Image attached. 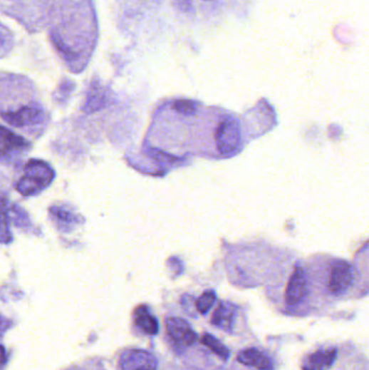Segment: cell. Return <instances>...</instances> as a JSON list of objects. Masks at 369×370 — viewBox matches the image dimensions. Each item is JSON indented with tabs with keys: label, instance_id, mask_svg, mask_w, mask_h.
<instances>
[{
	"label": "cell",
	"instance_id": "obj_2",
	"mask_svg": "<svg viewBox=\"0 0 369 370\" xmlns=\"http://www.w3.org/2000/svg\"><path fill=\"white\" fill-rule=\"evenodd\" d=\"M0 116L14 128H36L45 123L47 114L38 103L21 106L18 110L3 111Z\"/></svg>",
	"mask_w": 369,
	"mask_h": 370
},
{
	"label": "cell",
	"instance_id": "obj_6",
	"mask_svg": "<svg viewBox=\"0 0 369 370\" xmlns=\"http://www.w3.org/2000/svg\"><path fill=\"white\" fill-rule=\"evenodd\" d=\"M167 334L179 349L189 348L197 341V334L185 319L170 317L166 321Z\"/></svg>",
	"mask_w": 369,
	"mask_h": 370
},
{
	"label": "cell",
	"instance_id": "obj_10",
	"mask_svg": "<svg viewBox=\"0 0 369 370\" xmlns=\"http://www.w3.org/2000/svg\"><path fill=\"white\" fill-rule=\"evenodd\" d=\"M337 354L336 348L316 351L304 359L302 370H328L335 364Z\"/></svg>",
	"mask_w": 369,
	"mask_h": 370
},
{
	"label": "cell",
	"instance_id": "obj_5",
	"mask_svg": "<svg viewBox=\"0 0 369 370\" xmlns=\"http://www.w3.org/2000/svg\"><path fill=\"white\" fill-rule=\"evenodd\" d=\"M354 269L350 263L336 260L331 263L328 276V290L333 296H343L353 285Z\"/></svg>",
	"mask_w": 369,
	"mask_h": 370
},
{
	"label": "cell",
	"instance_id": "obj_19",
	"mask_svg": "<svg viewBox=\"0 0 369 370\" xmlns=\"http://www.w3.org/2000/svg\"><path fill=\"white\" fill-rule=\"evenodd\" d=\"M12 212H14V225H16V227H30V219H28V215L25 213V211L23 210V209H21L20 207L18 206H14V208H12Z\"/></svg>",
	"mask_w": 369,
	"mask_h": 370
},
{
	"label": "cell",
	"instance_id": "obj_14",
	"mask_svg": "<svg viewBox=\"0 0 369 370\" xmlns=\"http://www.w3.org/2000/svg\"><path fill=\"white\" fill-rule=\"evenodd\" d=\"M7 202V200L0 202V244H10L12 242L9 208Z\"/></svg>",
	"mask_w": 369,
	"mask_h": 370
},
{
	"label": "cell",
	"instance_id": "obj_15",
	"mask_svg": "<svg viewBox=\"0 0 369 370\" xmlns=\"http://www.w3.org/2000/svg\"><path fill=\"white\" fill-rule=\"evenodd\" d=\"M201 341L204 346H207L209 350H212L217 356L220 357L223 361H228L231 354L230 350H229L220 340H218L216 336L210 334H205L202 336Z\"/></svg>",
	"mask_w": 369,
	"mask_h": 370
},
{
	"label": "cell",
	"instance_id": "obj_23",
	"mask_svg": "<svg viewBox=\"0 0 369 370\" xmlns=\"http://www.w3.org/2000/svg\"><path fill=\"white\" fill-rule=\"evenodd\" d=\"M205 1H212V0H205Z\"/></svg>",
	"mask_w": 369,
	"mask_h": 370
},
{
	"label": "cell",
	"instance_id": "obj_17",
	"mask_svg": "<svg viewBox=\"0 0 369 370\" xmlns=\"http://www.w3.org/2000/svg\"><path fill=\"white\" fill-rule=\"evenodd\" d=\"M216 301V294L212 290L204 292L199 298L197 299L195 303L196 310L202 315L207 314L208 311L212 309Z\"/></svg>",
	"mask_w": 369,
	"mask_h": 370
},
{
	"label": "cell",
	"instance_id": "obj_20",
	"mask_svg": "<svg viewBox=\"0 0 369 370\" xmlns=\"http://www.w3.org/2000/svg\"><path fill=\"white\" fill-rule=\"evenodd\" d=\"M177 8L183 14H192L194 11L193 1L192 0H175Z\"/></svg>",
	"mask_w": 369,
	"mask_h": 370
},
{
	"label": "cell",
	"instance_id": "obj_4",
	"mask_svg": "<svg viewBox=\"0 0 369 370\" xmlns=\"http://www.w3.org/2000/svg\"><path fill=\"white\" fill-rule=\"evenodd\" d=\"M217 148L223 155H231L237 152L241 144V128L234 117H227L219 123L216 131Z\"/></svg>",
	"mask_w": 369,
	"mask_h": 370
},
{
	"label": "cell",
	"instance_id": "obj_12",
	"mask_svg": "<svg viewBox=\"0 0 369 370\" xmlns=\"http://www.w3.org/2000/svg\"><path fill=\"white\" fill-rule=\"evenodd\" d=\"M237 361L243 365L257 368L258 370L274 369L272 359L258 349L249 348L241 351L237 355Z\"/></svg>",
	"mask_w": 369,
	"mask_h": 370
},
{
	"label": "cell",
	"instance_id": "obj_22",
	"mask_svg": "<svg viewBox=\"0 0 369 370\" xmlns=\"http://www.w3.org/2000/svg\"><path fill=\"white\" fill-rule=\"evenodd\" d=\"M7 361V353H6L5 348L0 344V366L4 365Z\"/></svg>",
	"mask_w": 369,
	"mask_h": 370
},
{
	"label": "cell",
	"instance_id": "obj_16",
	"mask_svg": "<svg viewBox=\"0 0 369 370\" xmlns=\"http://www.w3.org/2000/svg\"><path fill=\"white\" fill-rule=\"evenodd\" d=\"M105 104V95L99 86H95L90 90L86 103L83 106V111L86 113H93L103 108Z\"/></svg>",
	"mask_w": 369,
	"mask_h": 370
},
{
	"label": "cell",
	"instance_id": "obj_3",
	"mask_svg": "<svg viewBox=\"0 0 369 370\" xmlns=\"http://www.w3.org/2000/svg\"><path fill=\"white\" fill-rule=\"evenodd\" d=\"M31 150V144L7 127L0 126V163L10 165L20 160Z\"/></svg>",
	"mask_w": 369,
	"mask_h": 370
},
{
	"label": "cell",
	"instance_id": "obj_1",
	"mask_svg": "<svg viewBox=\"0 0 369 370\" xmlns=\"http://www.w3.org/2000/svg\"><path fill=\"white\" fill-rule=\"evenodd\" d=\"M56 173L45 160H31L24 167V173L16 184V191L23 196L38 195L53 182Z\"/></svg>",
	"mask_w": 369,
	"mask_h": 370
},
{
	"label": "cell",
	"instance_id": "obj_7",
	"mask_svg": "<svg viewBox=\"0 0 369 370\" xmlns=\"http://www.w3.org/2000/svg\"><path fill=\"white\" fill-rule=\"evenodd\" d=\"M120 370H157L155 356L145 350L125 351L120 359Z\"/></svg>",
	"mask_w": 369,
	"mask_h": 370
},
{
	"label": "cell",
	"instance_id": "obj_11",
	"mask_svg": "<svg viewBox=\"0 0 369 370\" xmlns=\"http://www.w3.org/2000/svg\"><path fill=\"white\" fill-rule=\"evenodd\" d=\"M49 213L56 227L64 232L71 231L83 222L80 215H76L74 211L64 206H52L49 209Z\"/></svg>",
	"mask_w": 369,
	"mask_h": 370
},
{
	"label": "cell",
	"instance_id": "obj_21",
	"mask_svg": "<svg viewBox=\"0 0 369 370\" xmlns=\"http://www.w3.org/2000/svg\"><path fill=\"white\" fill-rule=\"evenodd\" d=\"M10 326H11V322H10L9 319L0 317V336H1L6 330L9 329Z\"/></svg>",
	"mask_w": 369,
	"mask_h": 370
},
{
	"label": "cell",
	"instance_id": "obj_8",
	"mask_svg": "<svg viewBox=\"0 0 369 370\" xmlns=\"http://www.w3.org/2000/svg\"><path fill=\"white\" fill-rule=\"evenodd\" d=\"M306 296H308V282H306V272L300 265H297L287 284L285 300L289 307H296L303 302Z\"/></svg>",
	"mask_w": 369,
	"mask_h": 370
},
{
	"label": "cell",
	"instance_id": "obj_13",
	"mask_svg": "<svg viewBox=\"0 0 369 370\" xmlns=\"http://www.w3.org/2000/svg\"><path fill=\"white\" fill-rule=\"evenodd\" d=\"M135 323L142 332L150 336H156L160 332V324L156 317L152 314L147 305H139L133 313Z\"/></svg>",
	"mask_w": 369,
	"mask_h": 370
},
{
	"label": "cell",
	"instance_id": "obj_9",
	"mask_svg": "<svg viewBox=\"0 0 369 370\" xmlns=\"http://www.w3.org/2000/svg\"><path fill=\"white\" fill-rule=\"evenodd\" d=\"M237 314H239V307L237 305L231 302L220 303L212 315V325L224 332H232Z\"/></svg>",
	"mask_w": 369,
	"mask_h": 370
},
{
	"label": "cell",
	"instance_id": "obj_18",
	"mask_svg": "<svg viewBox=\"0 0 369 370\" xmlns=\"http://www.w3.org/2000/svg\"><path fill=\"white\" fill-rule=\"evenodd\" d=\"M172 108L177 111V112L180 113V114L189 116V115H194L197 112L198 106L196 102L191 101V100L181 99L174 102Z\"/></svg>",
	"mask_w": 369,
	"mask_h": 370
}]
</instances>
